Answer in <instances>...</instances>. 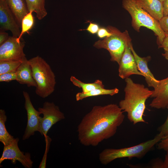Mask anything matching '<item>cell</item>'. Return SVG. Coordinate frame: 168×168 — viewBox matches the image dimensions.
Listing matches in <instances>:
<instances>
[{"instance_id": "6da1fadb", "label": "cell", "mask_w": 168, "mask_h": 168, "mask_svg": "<svg viewBox=\"0 0 168 168\" xmlns=\"http://www.w3.org/2000/svg\"><path fill=\"white\" fill-rule=\"evenodd\" d=\"M124 112L115 104L94 106L77 127L80 143L85 146L95 147L113 136L124 120Z\"/></svg>"}, {"instance_id": "7a4b0ae2", "label": "cell", "mask_w": 168, "mask_h": 168, "mask_svg": "<svg viewBox=\"0 0 168 168\" xmlns=\"http://www.w3.org/2000/svg\"><path fill=\"white\" fill-rule=\"evenodd\" d=\"M124 98L119 102V106L127 113L128 120L134 125L138 123H146L143 118L146 108L145 103L150 97L153 90L142 84L134 82L130 77L125 79Z\"/></svg>"}, {"instance_id": "3957f363", "label": "cell", "mask_w": 168, "mask_h": 168, "mask_svg": "<svg viewBox=\"0 0 168 168\" xmlns=\"http://www.w3.org/2000/svg\"><path fill=\"white\" fill-rule=\"evenodd\" d=\"M32 75L37 86L35 92L42 98H45L54 91L56 77L49 65L42 57L37 56L28 60Z\"/></svg>"}, {"instance_id": "277c9868", "label": "cell", "mask_w": 168, "mask_h": 168, "mask_svg": "<svg viewBox=\"0 0 168 168\" xmlns=\"http://www.w3.org/2000/svg\"><path fill=\"white\" fill-rule=\"evenodd\" d=\"M123 7L130 14L132 18V26L136 31L139 32L143 26L152 30L157 37L158 46L162 44L165 34L161 29L159 21L144 10L136 0H123Z\"/></svg>"}, {"instance_id": "5b68a950", "label": "cell", "mask_w": 168, "mask_h": 168, "mask_svg": "<svg viewBox=\"0 0 168 168\" xmlns=\"http://www.w3.org/2000/svg\"><path fill=\"white\" fill-rule=\"evenodd\" d=\"M163 138L159 133L152 139L133 146L119 149L106 148L99 154L101 164L106 165L115 159L124 158H141L151 151Z\"/></svg>"}, {"instance_id": "8992f818", "label": "cell", "mask_w": 168, "mask_h": 168, "mask_svg": "<svg viewBox=\"0 0 168 168\" xmlns=\"http://www.w3.org/2000/svg\"><path fill=\"white\" fill-rule=\"evenodd\" d=\"M107 29L112 35L103 40L96 41L93 46L98 49L107 50L110 56V60L119 64L126 45L131 42V39L127 30L122 32L117 28L110 26H108Z\"/></svg>"}, {"instance_id": "52a82bcc", "label": "cell", "mask_w": 168, "mask_h": 168, "mask_svg": "<svg viewBox=\"0 0 168 168\" xmlns=\"http://www.w3.org/2000/svg\"><path fill=\"white\" fill-rule=\"evenodd\" d=\"M38 110L43 115L40 119V133L44 137L47 136L48 131L53 125L65 118L64 114L53 102H44L42 107L39 108Z\"/></svg>"}, {"instance_id": "ba28073f", "label": "cell", "mask_w": 168, "mask_h": 168, "mask_svg": "<svg viewBox=\"0 0 168 168\" xmlns=\"http://www.w3.org/2000/svg\"><path fill=\"white\" fill-rule=\"evenodd\" d=\"M16 37L9 36L8 40L0 45V61H20L27 59L23 51L25 43L18 42Z\"/></svg>"}, {"instance_id": "9c48e42d", "label": "cell", "mask_w": 168, "mask_h": 168, "mask_svg": "<svg viewBox=\"0 0 168 168\" xmlns=\"http://www.w3.org/2000/svg\"><path fill=\"white\" fill-rule=\"evenodd\" d=\"M19 138H16L9 144L4 146L2 156L0 158V164L6 160H10L15 164L16 161L20 162L26 168H31L33 161L31 159L29 153L25 154L21 151L18 147Z\"/></svg>"}, {"instance_id": "30bf717a", "label": "cell", "mask_w": 168, "mask_h": 168, "mask_svg": "<svg viewBox=\"0 0 168 168\" xmlns=\"http://www.w3.org/2000/svg\"><path fill=\"white\" fill-rule=\"evenodd\" d=\"M23 94L25 100V108L27 114V125L23 136L22 139H28L33 135L36 131L40 132V124L41 117L40 112L34 107L31 102L29 93L23 91Z\"/></svg>"}, {"instance_id": "8fae6325", "label": "cell", "mask_w": 168, "mask_h": 168, "mask_svg": "<svg viewBox=\"0 0 168 168\" xmlns=\"http://www.w3.org/2000/svg\"><path fill=\"white\" fill-rule=\"evenodd\" d=\"M131 42L126 45L118 64L119 76L122 79L129 77L133 75L144 77L143 74L138 69L135 60L129 46V44Z\"/></svg>"}, {"instance_id": "7c38bea8", "label": "cell", "mask_w": 168, "mask_h": 168, "mask_svg": "<svg viewBox=\"0 0 168 168\" xmlns=\"http://www.w3.org/2000/svg\"><path fill=\"white\" fill-rule=\"evenodd\" d=\"M0 30H9L13 36L18 37L20 34V27L6 0H0Z\"/></svg>"}, {"instance_id": "4fadbf2b", "label": "cell", "mask_w": 168, "mask_h": 168, "mask_svg": "<svg viewBox=\"0 0 168 168\" xmlns=\"http://www.w3.org/2000/svg\"><path fill=\"white\" fill-rule=\"evenodd\" d=\"M150 97L153 98L149 105L151 107L158 109L166 108L168 105V76L159 80Z\"/></svg>"}, {"instance_id": "5bb4252c", "label": "cell", "mask_w": 168, "mask_h": 168, "mask_svg": "<svg viewBox=\"0 0 168 168\" xmlns=\"http://www.w3.org/2000/svg\"><path fill=\"white\" fill-rule=\"evenodd\" d=\"M131 51L134 58L138 71L144 75L148 86L155 89L158 85L159 80L155 78L148 66V62L151 59L150 56L141 57L135 52L131 42L129 44Z\"/></svg>"}, {"instance_id": "9a60e30c", "label": "cell", "mask_w": 168, "mask_h": 168, "mask_svg": "<svg viewBox=\"0 0 168 168\" xmlns=\"http://www.w3.org/2000/svg\"><path fill=\"white\" fill-rule=\"evenodd\" d=\"M16 80L21 84L26 85L28 87H36L37 85L33 78L31 67L27 59L23 61L16 71Z\"/></svg>"}, {"instance_id": "2e32d148", "label": "cell", "mask_w": 168, "mask_h": 168, "mask_svg": "<svg viewBox=\"0 0 168 168\" xmlns=\"http://www.w3.org/2000/svg\"><path fill=\"white\" fill-rule=\"evenodd\" d=\"M141 7L159 21L163 17V3L159 0H136Z\"/></svg>"}, {"instance_id": "e0dca14e", "label": "cell", "mask_w": 168, "mask_h": 168, "mask_svg": "<svg viewBox=\"0 0 168 168\" xmlns=\"http://www.w3.org/2000/svg\"><path fill=\"white\" fill-rule=\"evenodd\" d=\"M7 4L14 15L20 27L22 20L29 11L24 0H6Z\"/></svg>"}, {"instance_id": "ac0fdd59", "label": "cell", "mask_w": 168, "mask_h": 168, "mask_svg": "<svg viewBox=\"0 0 168 168\" xmlns=\"http://www.w3.org/2000/svg\"><path fill=\"white\" fill-rule=\"evenodd\" d=\"M29 12H35L39 20L45 17L47 12L45 8V0H25Z\"/></svg>"}, {"instance_id": "d6986e66", "label": "cell", "mask_w": 168, "mask_h": 168, "mask_svg": "<svg viewBox=\"0 0 168 168\" xmlns=\"http://www.w3.org/2000/svg\"><path fill=\"white\" fill-rule=\"evenodd\" d=\"M119 90L117 88L112 89H106L104 88H98L86 92H78L76 95V100L77 101L90 97L100 95H109L113 96L118 93Z\"/></svg>"}, {"instance_id": "ffe728a7", "label": "cell", "mask_w": 168, "mask_h": 168, "mask_svg": "<svg viewBox=\"0 0 168 168\" xmlns=\"http://www.w3.org/2000/svg\"><path fill=\"white\" fill-rule=\"evenodd\" d=\"M7 117L4 110H0V141L4 146L9 144L15 138L7 132L5 126Z\"/></svg>"}, {"instance_id": "44dd1931", "label": "cell", "mask_w": 168, "mask_h": 168, "mask_svg": "<svg viewBox=\"0 0 168 168\" xmlns=\"http://www.w3.org/2000/svg\"><path fill=\"white\" fill-rule=\"evenodd\" d=\"M70 80L75 86L82 89V92L86 93L94 89L104 88L102 81L99 79L96 80L94 82L90 83L83 82L74 76H71Z\"/></svg>"}, {"instance_id": "7402d4cb", "label": "cell", "mask_w": 168, "mask_h": 168, "mask_svg": "<svg viewBox=\"0 0 168 168\" xmlns=\"http://www.w3.org/2000/svg\"><path fill=\"white\" fill-rule=\"evenodd\" d=\"M32 11L29 12L22 20L21 33L19 36L16 38V40L18 42H21L20 40L22 35L25 33L28 32L34 25V18L32 14Z\"/></svg>"}, {"instance_id": "603a6c76", "label": "cell", "mask_w": 168, "mask_h": 168, "mask_svg": "<svg viewBox=\"0 0 168 168\" xmlns=\"http://www.w3.org/2000/svg\"><path fill=\"white\" fill-rule=\"evenodd\" d=\"M23 61H0V75L16 72Z\"/></svg>"}, {"instance_id": "cb8c5ba5", "label": "cell", "mask_w": 168, "mask_h": 168, "mask_svg": "<svg viewBox=\"0 0 168 168\" xmlns=\"http://www.w3.org/2000/svg\"><path fill=\"white\" fill-rule=\"evenodd\" d=\"M16 72L6 73L0 75V82H9L16 80Z\"/></svg>"}, {"instance_id": "d4e9b609", "label": "cell", "mask_w": 168, "mask_h": 168, "mask_svg": "<svg viewBox=\"0 0 168 168\" xmlns=\"http://www.w3.org/2000/svg\"><path fill=\"white\" fill-rule=\"evenodd\" d=\"M45 138L46 144V149L42 160L39 166V168H44L46 167L47 153L49 151L50 143L51 141V139L49 137L47 136Z\"/></svg>"}, {"instance_id": "484cf974", "label": "cell", "mask_w": 168, "mask_h": 168, "mask_svg": "<svg viewBox=\"0 0 168 168\" xmlns=\"http://www.w3.org/2000/svg\"><path fill=\"white\" fill-rule=\"evenodd\" d=\"M89 22L90 24L86 29H81L79 31L86 30L91 34H95L97 33L100 27L99 25L97 23H92V21H88L86 22Z\"/></svg>"}, {"instance_id": "4316f807", "label": "cell", "mask_w": 168, "mask_h": 168, "mask_svg": "<svg viewBox=\"0 0 168 168\" xmlns=\"http://www.w3.org/2000/svg\"><path fill=\"white\" fill-rule=\"evenodd\" d=\"M168 111V105L166 107ZM158 130L159 133L163 136V138L168 135V113L167 117L164 123L160 126Z\"/></svg>"}, {"instance_id": "83f0119b", "label": "cell", "mask_w": 168, "mask_h": 168, "mask_svg": "<svg viewBox=\"0 0 168 168\" xmlns=\"http://www.w3.org/2000/svg\"><path fill=\"white\" fill-rule=\"evenodd\" d=\"M159 48H163L164 53L162 55L168 61V35L165 34V36L161 44L158 46Z\"/></svg>"}, {"instance_id": "f1b7e54d", "label": "cell", "mask_w": 168, "mask_h": 168, "mask_svg": "<svg viewBox=\"0 0 168 168\" xmlns=\"http://www.w3.org/2000/svg\"><path fill=\"white\" fill-rule=\"evenodd\" d=\"M158 21L163 31L168 35V16H163Z\"/></svg>"}, {"instance_id": "f546056e", "label": "cell", "mask_w": 168, "mask_h": 168, "mask_svg": "<svg viewBox=\"0 0 168 168\" xmlns=\"http://www.w3.org/2000/svg\"><path fill=\"white\" fill-rule=\"evenodd\" d=\"M97 36L100 39L110 36L112 33L106 28L104 27L100 28L97 33Z\"/></svg>"}, {"instance_id": "4dcf8cb0", "label": "cell", "mask_w": 168, "mask_h": 168, "mask_svg": "<svg viewBox=\"0 0 168 168\" xmlns=\"http://www.w3.org/2000/svg\"><path fill=\"white\" fill-rule=\"evenodd\" d=\"M157 147L159 150L166 151L168 149V135L163 137L158 143Z\"/></svg>"}, {"instance_id": "1f68e13d", "label": "cell", "mask_w": 168, "mask_h": 168, "mask_svg": "<svg viewBox=\"0 0 168 168\" xmlns=\"http://www.w3.org/2000/svg\"><path fill=\"white\" fill-rule=\"evenodd\" d=\"M9 36L7 33L5 31L0 30V45L6 41Z\"/></svg>"}, {"instance_id": "d6a6232c", "label": "cell", "mask_w": 168, "mask_h": 168, "mask_svg": "<svg viewBox=\"0 0 168 168\" xmlns=\"http://www.w3.org/2000/svg\"><path fill=\"white\" fill-rule=\"evenodd\" d=\"M163 16H168V0L163 2Z\"/></svg>"}, {"instance_id": "836d02e7", "label": "cell", "mask_w": 168, "mask_h": 168, "mask_svg": "<svg viewBox=\"0 0 168 168\" xmlns=\"http://www.w3.org/2000/svg\"><path fill=\"white\" fill-rule=\"evenodd\" d=\"M166 154L162 166V168H168V149L166 151Z\"/></svg>"}, {"instance_id": "e575fe53", "label": "cell", "mask_w": 168, "mask_h": 168, "mask_svg": "<svg viewBox=\"0 0 168 168\" xmlns=\"http://www.w3.org/2000/svg\"><path fill=\"white\" fill-rule=\"evenodd\" d=\"M159 0L163 3L165 0Z\"/></svg>"}]
</instances>
